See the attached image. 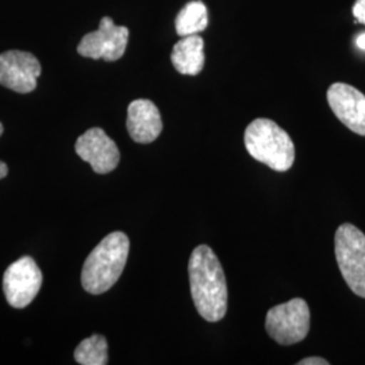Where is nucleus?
Returning <instances> with one entry per match:
<instances>
[{
	"mask_svg": "<svg viewBox=\"0 0 365 365\" xmlns=\"http://www.w3.org/2000/svg\"><path fill=\"white\" fill-rule=\"evenodd\" d=\"M191 297L196 310L207 322H218L227 312V284L221 262L212 249L199 245L188 262Z\"/></svg>",
	"mask_w": 365,
	"mask_h": 365,
	"instance_id": "obj_1",
	"label": "nucleus"
},
{
	"mask_svg": "<svg viewBox=\"0 0 365 365\" xmlns=\"http://www.w3.org/2000/svg\"><path fill=\"white\" fill-rule=\"evenodd\" d=\"M42 272L31 257L25 256L13 262L3 276V291L6 299L15 309H25L42 286Z\"/></svg>",
	"mask_w": 365,
	"mask_h": 365,
	"instance_id": "obj_6",
	"label": "nucleus"
},
{
	"mask_svg": "<svg viewBox=\"0 0 365 365\" xmlns=\"http://www.w3.org/2000/svg\"><path fill=\"white\" fill-rule=\"evenodd\" d=\"M336 259L344 280L353 292L365 298V235L352 223L336 232Z\"/></svg>",
	"mask_w": 365,
	"mask_h": 365,
	"instance_id": "obj_4",
	"label": "nucleus"
},
{
	"mask_svg": "<svg viewBox=\"0 0 365 365\" xmlns=\"http://www.w3.org/2000/svg\"><path fill=\"white\" fill-rule=\"evenodd\" d=\"M205 42L197 34L182 37V39L175 43L170 61L175 69L187 76H196L202 72L205 66Z\"/></svg>",
	"mask_w": 365,
	"mask_h": 365,
	"instance_id": "obj_12",
	"label": "nucleus"
},
{
	"mask_svg": "<svg viewBox=\"0 0 365 365\" xmlns=\"http://www.w3.org/2000/svg\"><path fill=\"white\" fill-rule=\"evenodd\" d=\"M298 365H329V361L322 357H307L298 361Z\"/></svg>",
	"mask_w": 365,
	"mask_h": 365,
	"instance_id": "obj_16",
	"label": "nucleus"
},
{
	"mask_svg": "<svg viewBox=\"0 0 365 365\" xmlns=\"http://www.w3.org/2000/svg\"><path fill=\"white\" fill-rule=\"evenodd\" d=\"M1 134H3V125L0 123V135H1Z\"/></svg>",
	"mask_w": 365,
	"mask_h": 365,
	"instance_id": "obj_19",
	"label": "nucleus"
},
{
	"mask_svg": "<svg viewBox=\"0 0 365 365\" xmlns=\"http://www.w3.org/2000/svg\"><path fill=\"white\" fill-rule=\"evenodd\" d=\"M7 173H9L7 165L3 161H0V179H4L7 176Z\"/></svg>",
	"mask_w": 365,
	"mask_h": 365,
	"instance_id": "obj_18",
	"label": "nucleus"
},
{
	"mask_svg": "<svg viewBox=\"0 0 365 365\" xmlns=\"http://www.w3.org/2000/svg\"><path fill=\"white\" fill-rule=\"evenodd\" d=\"M245 148L255 160L276 172H286L294 165L295 145L276 122L259 118L249 123L245 135Z\"/></svg>",
	"mask_w": 365,
	"mask_h": 365,
	"instance_id": "obj_3",
	"label": "nucleus"
},
{
	"mask_svg": "<svg viewBox=\"0 0 365 365\" xmlns=\"http://www.w3.org/2000/svg\"><path fill=\"white\" fill-rule=\"evenodd\" d=\"M76 153L92 167L93 172L106 175L115 170L120 160L117 144L101 128L81 134L75 145Z\"/></svg>",
	"mask_w": 365,
	"mask_h": 365,
	"instance_id": "obj_9",
	"label": "nucleus"
},
{
	"mask_svg": "<svg viewBox=\"0 0 365 365\" xmlns=\"http://www.w3.org/2000/svg\"><path fill=\"white\" fill-rule=\"evenodd\" d=\"M129 41V29L115 26L110 16L101 21L99 29L86 34L78 46V53L83 57L106 61H117L125 54Z\"/></svg>",
	"mask_w": 365,
	"mask_h": 365,
	"instance_id": "obj_7",
	"label": "nucleus"
},
{
	"mask_svg": "<svg viewBox=\"0 0 365 365\" xmlns=\"http://www.w3.org/2000/svg\"><path fill=\"white\" fill-rule=\"evenodd\" d=\"M130 241L122 232L105 237L83 265L81 284L92 295H101L118 282L129 257Z\"/></svg>",
	"mask_w": 365,
	"mask_h": 365,
	"instance_id": "obj_2",
	"label": "nucleus"
},
{
	"mask_svg": "<svg viewBox=\"0 0 365 365\" xmlns=\"http://www.w3.org/2000/svg\"><path fill=\"white\" fill-rule=\"evenodd\" d=\"M356 43H357V46H359L360 49L365 51V33L360 34V36L357 37V39H356Z\"/></svg>",
	"mask_w": 365,
	"mask_h": 365,
	"instance_id": "obj_17",
	"label": "nucleus"
},
{
	"mask_svg": "<svg viewBox=\"0 0 365 365\" xmlns=\"http://www.w3.org/2000/svg\"><path fill=\"white\" fill-rule=\"evenodd\" d=\"M271 339L280 345H294L307 337L310 330V309L306 300L294 298L272 307L265 319Z\"/></svg>",
	"mask_w": 365,
	"mask_h": 365,
	"instance_id": "obj_5",
	"label": "nucleus"
},
{
	"mask_svg": "<svg viewBox=\"0 0 365 365\" xmlns=\"http://www.w3.org/2000/svg\"><path fill=\"white\" fill-rule=\"evenodd\" d=\"M128 131L138 144H150L163 131V120L157 106L148 99L133 101L128 107Z\"/></svg>",
	"mask_w": 365,
	"mask_h": 365,
	"instance_id": "obj_11",
	"label": "nucleus"
},
{
	"mask_svg": "<svg viewBox=\"0 0 365 365\" xmlns=\"http://www.w3.org/2000/svg\"><path fill=\"white\" fill-rule=\"evenodd\" d=\"M327 102L334 115L353 133L365 135V95L345 83L327 90Z\"/></svg>",
	"mask_w": 365,
	"mask_h": 365,
	"instance_id": "obj_10",
	"label": "nucleus"
},
{
	"mask_svg": "<svg viewBox=\"0 0 365 365\" xmlns=\"http://www.w3.org/2000/svg\"><path fill=\"white\" fill-rule=\"evenodd\" d=\"M353 15L354 18L365 25V0H357L353 6Z\"/></svg>",
	"mask_w": 365,
	"mask_h": 365,
	"instance_id": "obj_15",
	"label": "nucleus"
},
{
	"mask_svg": "<svg viewBox=\"0 0 365 365\" xmlns=\"http://www.w3.org/2000/svg\"><path fill=\"white\" fill-rule=\"evenodd\" d=\"M41 71L38 58L31 53L9 51L0 54V86L9 90L34 91Z\"/></svg>",
	"mask_w": 365,
	"mask_h": 365,
	"instance_id": "obj_8",
	"label": "nucleus"
},
{
	"mask_svg": "<svg viewBox=\"0 0 365 365\" xmlns=\"http://www.w3.org/2000/svg\"><path fill=\"white\" fill-rule=\"evenodd\" d=\"M176 33L180 37L194 36L209 26L207 7L203 1L194 0L185 4L175 21Z\"/></svg>",
	"mask_w": 365,
	"mask_h": 365,
	"instance_id": "obj_13",
	"label": "nucleus"
},
{
	"mask_svg": "<svg viewBox=\"0 0 365 365\" xmlns=\"http://www.w3.org/2000/svg\"><path fill=\"white\" fill-rule=\"evenodd\" d=\"M75 360L81 365H106L108 363V345L103 336L95 334L83 339L75 349Z\"/></svg>",
	"mask_w": 365,
	"mask_h": 365,
	"instance_id": "obj_14",
	"label": "nucleus"
}]
</instances>
